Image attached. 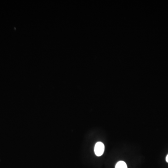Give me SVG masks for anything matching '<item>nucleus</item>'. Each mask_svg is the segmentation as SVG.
Masks as SVG:
<instances>
[{"mask_svg": "<svg viewBox=\"0 0 168 168\" xmlns=\"http://www.w3.org/2000/svg\"><path fill=\"white\" fill-rule=\"evenodd\" d=\"M104 144L102 142H98L96 143L94 147V152L98 157H100L103 155L104 152Z\"/></svg>", "mask_w": 168, "mask_h": 168, "instance_id": "nucleus-1", "label": "nucleus"}, {"mask_svg": "<svg viewBox=\"0 0 168 168\" xmlns=\"http://www.w3.org/2000/svg\"><path fill=\"white\" fill-rule=\"evenodd\" d=\"M115 168H128V167L124 162L119 161L116 164Z\"/></svg>", "mask_w": 168, "mask_h": 168, "instance_id": "nucleus-2", "label": "nucleus"}, {"mask_svg": "<svg viewBox=\"0 0 168 168\" xmlns=\"http://www.w3.org/2000/svg\"><path fill=\"white\" fill-rule=\"evenodd\" d=\"M166 161L167 162H168V155H167V157H166Z\"/></svg>", "mask_w": 168, "mask_h": 168, "instance_id": "nucleus-3", "label": "nucleus"}]
</instances>
